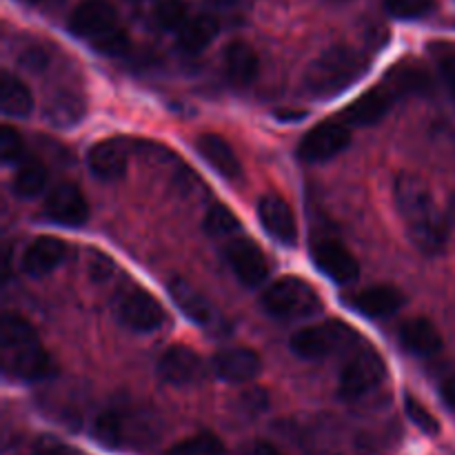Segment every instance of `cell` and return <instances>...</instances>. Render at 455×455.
I'll return each mask as SVG.
<instances>
[{"instance_id":"1","label":"cell","mask_w":455,"mask_h":455,"mask_svg":"<svg viewBox=\"0 0 455 455\" xmlns=\"http://www.w3.org/2000/svg\"><path fill=\"white\" fill-rule=\"evenodd\" d=\"M394 196L400 216L409 227L411 243L422 253L440 251L447 243L449 225L440 209L435 207L427 182L413 173H400L394 182Z\"/></svg>"},{"instance_id":"2","label":"cell","mask_w":455,"mask_h":455,"mask_svg":"<svg viewBox=\"0 0 455 455\" xmlns=\"http://www.w3.org/2000/svg\"><path fill=\"white\" fill-rule=\"evenodd\" d=\"M0 358L4 371L20 380H43L53 364L34 327L18 314H4L0 323Z\"/></svg>"},{"instance_id":"3","label":"cell","mask_w":455,"mask_h":455,"mask_svg":"<svg viewBox=\"0 0 455 455\" xmlns=\"http://www.w3.org/2000/svg\"><path fill=\"white\" fill-rule=\"evenodd\" d=\"M367 58L355 49L336 44L320 53L305 74V87L315 98H333L363 78Z\"/></svg>"},{"instance_id":"4","label":"cell","mask_w":455,"mask_h":455,"mask_svg":"<svg viewBox=\"0 0 455 455\" xmlns=\"http://www.w3.org/2000/svg\"><path fill=\"white\" fill-rule=\"evenodd\" d=\"M260 302L267 314L280 320L311 318L323 309V300L314 287L293 275L271 283L262 293Z\"/></svg>"},{"instance_id":"5","label":"cell","mask_w":455,"mask_h":455,"mask_svg":"<svg viewBox=\"0 0 455 455\" xmlns=\"http://www.w3.org/2000/svg\"><path fill=\"white\" fill-rule=\"evenodd\" d=\"M355 336L358 333L347 327L345 323L329 320V323L311 324V327L296 331L291 336L289 347L302 360H323L354 345Z\"/></svg>"},{"instance_id":"6","label":"cell","mask_w":455,"mask_h":455,"mask_svg":"<svg viewBox=\"0 0 455 455\" xmlns=\"http://www.w3.org/2000/svg\"><path fill=\"white\" fill-rule=\"evenodd\" d=\"M385 378L387 367L380 354L373 349H364L345 364L340 373L338 394L342 400H360L376 391L385 382Z\"/></svg>"},{"instance_id":"7","label":"cell","mask_w":455,"mask_h":455,"mask_svg":"<svg viewBox=\"0 0 455 455\" xmlns=\"http://www.w3.org/2000/svg\"><path fill=\"white\" fill-rule=\"evenodd\" d=\"M114 311L120 323L132 331L149 333L164 324V309L145 289H120L114 298Z\"/></svg>"},{"instance_id":"8","label":"cell","mask_w":455,"mask_h":455,"mask_svg":"<svg viewBox=\"0 0 455 455\" xmlns=\"http://www.w3.org/2000/svg\"><path fill=\"white\" fill-rule=\"evenodd\" d=\"M351 145V132L342 123H323L311 129L298 147L300 160L311 164L327 163Z\"/></svg>"},{"instance_id":"9","label":"cell","mask_w":455,"mask_h":455,"mask_svg":"<svg viewBox=\"0 0 455 455\" xmlns=\"http://www.w3.org/2000/svg\"><path fill=\"white\" fill-rule=\"evenodd\" d=\"M116 27H118V12L109 0H80L69 18V29L92 43Z\"/></svg>"},{"instance_id":"10","label":"cell","mask_w":455,"mask_h":455,"mask_svg":"<svg viewBox=\"0 0 455 455\" xmlns=\"http://www.w3.org/2000/svg\"><path fill=\"white\" fill-rule=\"evenodd\" d=\"M227 265L235 274V278L247 287H258L269 275V265H267L265 253L260 251L256 243L247 238H234L225 247Z\"/></svg>"},{"instance_id":"11","label":"cell","mask_w":455,"mask_h":455,"mask_svg":"<svg viewBox=\"0 0 455 455\" xmlns=\"http://www.w3.org/2000/svg\"><path fill=\"white\" fill-rule=\"evenodd\" d=\"M212 367L220 380L231 382V385H244L260 376L262 360L253 349L231 347V349H222L213 355Z\"/></svg>"},{"instance_id":"12","label":"cell","mask_w":455,"mask_h":455,"mask_svg":"<svg viewBox=\"0 0 455 455\" xmlns=\"http://www.w3.org/2000/svg\"><path fill=\"white\" fill-rule=\"evenodd\" d=\"M44 213L53 222H60L67 227H80L89 218V204L84 200L83 191L71 182L53 187L44 200Z\"/></svg>"},{"instance_id":"13","label":"cell","mask_w":455,"mask_h":455,"mask_svg":"<svg viewBox=\"0 0 455 455\" xmlns=\"http://www.w3.org/2000/svg\"><path fill=\"white\" fill-rule=\"evenodd\" d=\"M158 373L167 385L187 387L203 378L204 364L194 349L185 345H173L160 358Z\"/></svg>"},{"instance_id":"14","label":"cell","mask_w":455,"mask_h":455,"mask_svg":"<svg viewBox=\"0 0 455 455\" xmlns=\"http://www.w3.org/2000/svg\"><path fill=\"white\" fill-rule=\"evenodd\" d=\"M314 262L324 275L340 284L354 283L360 275L358 260L338 240H320L314 247Z\"/></svg>"},{"instance_id":"15","label":"cell","mask_w":455,"mask_h":455,"mask_svg":"<svg viewBox=\"0 0 455 455\" xmlns=\"http://www.w3.org/2000/svg\"><path fill=\"white\" fill-rule=\"evenodd\" d=\"M65 258L67 244L62 240L52 238V235H40L34 243L27 244L20 258V267L31 278H43V275L56 271L65 262Z\"/></svg>"},{"instance_id":"16","label":"cell","mask_w":455,"mask_h":455,"mask_svg":"<svg viewBox=\"0 0 455 455\" xmlns=\"http://www.w3.org/2000/svg\"><path fill=\"white\" fill-rule=\"evenodd\" d=\"M258 220L262 229L283 244H293L298 240V225L291 207L278 196H262L258 203Z\"/></svg>"},{"instance_id":"17","label":"cell","mask_w":455,"mask_h":455,"mask_svg":"<svg viewBox=\"0 0 455 455\" xmlns=\"http://www.w3.org/2000/svg\"><path fill=\"white\" fill-rule=\"evenodd\" d=\"M129 163V151L124 140L120 138H109V140H100L89 149L87 164L92 173L100 180H118L124 176Z\"/></svg>"},{"instance_id":"18","label":"cell","mask_w":455,"mask_h":455,"mask_svg":"<svg viewBox=\"0 0 455 455\" xmlns=\"http://www.w3.org/2000/svg\"><path fill=\"white\" fill-rule=\"evenodd\" d=\"M394 92H391L387 84L371 89V92L363 93L360 98H355L345 111H342V120L355 127H369V124H376L389 114L391 105H394Z\"/></svg>"},{"instance_id":"19","label":"cell","mask_w":455,"mask_h":455,"mask_svg":"<svg viewBox=\"0 0 455 455\" xmlns=\"http://www.w3.org/2000/svg\"><path fill=\"white\" fill-rule=\"evenodd\" d=\"M196 149L203 156L204 163L220 173L225 180H238L243 176V164H240L238 156L231 149L229 142L218 133H203L196 140Z\"/></svg>"},{"instance_id":"20","label":"cell","mask_w":455,"mask_h":455,"mask_svg":"<svg viewBox=\"0 0 455 455\" xmlns=\"http://www.w3.org/2000/svg\"><path fill=\"white\" fill-rule=\"evenodd\" d=\"M400 342L413 355L429 358L443 349V336L429 318H411L400 327Z\"/></svg>"},{"instance_id":"21","label":"cell","mask_w":455,"mask_h":455,"mask_svg":"<svg viewBox=\"0 0 455 455\" xmlns=\"http://www.w3.org/2000/svg\"><path fill=\"white\" fill-rule=\"evenodd\" d=\"M222 62H225L227 78L234 84L253 83L258 69H260L258 53L253 52L251 44L243 43V40H234V43L227 44L225 53H222Z\"/></svg>"},{"instance_id":"22","label":"cell","mask_w":455,"mask_h":455,"mask_svg":"<svg viewBox=\"0 0 455 455\" xmlns=\"http://www.w3.org/2000/svg\"><path fill=\"white\" fill-rule=\"evenodd\" d=\"M355 307L369 318H385V315L395 314L404 307V296L395 287L380 284V287L364 289L355 296Z\"/></svg>"},{"instance_id":"23","label":"cell","mask_w":455,"mask_h":455,"mask_svg":"<svg viewBox=\"0 0 455 455\" xmlns=\"http://www.w3.org/2000/svg\"><path fill=\"white\" fill-rule=\"evenodd\" d=\"M218 31H220V25L216 18L209 13H200V16L189 18V22L178 31V47L194 56V53L204 52L216 40Z\"/></svg>"},{"instance_id":"24","label":"cell","mask_w":455,"mask_h":455,"mask_svg":"<svg viewBox=\"0 0 455 455\" xmlns=\"http://www.w3.org/2000/svg\"><path fill=\"white\" fill-rule=\"evenodd\" d=\"M169 293H172L173 302L180 307L182 314L189 320H194L196 324H209L213 323V307L209 305L207 298L198 291L196 287H191L185 280H173L169 284Z\"/></svg>"},{"instance_id":"25","label":"cell","mask_w":455,"mask_h":455,"mask_svg":"<svg viewBox=\"0 0 455 455\" xmlns=\"http://www.w3.org/2000/svg\"><path fill=\"white\" fill-rule=\"evenodd\" d=\"M0 107L9 118H22L34 109V98H31L29 87L9 71H4L3 78H0Z\"/></svg>"},{"instance_id":"26","label":"cell","mask_w":455,"mask_h":455,"mask_svg":"<svg viewBox=\"0 0 455 455\" xmlns=\"http://www.w3.org/2000/svg\"><path fill=\"white\" fill-rule=\"evenodd\" d=\"M47 185V169L40 160H22L13 173L12 189L18 198H36Z\"/></svg>"},{"instance_id":"27","label":"cell","mask_w":455,"mask_h":455,"mask_svg":"<svg viewBox=\"0 0 455 455\" xmlns=\"http://www.w3.org/2000/svg\"><path fill=\"white\" fill-rule=\"evenodd\" d=\"M44 116L56 127H74L84 116V105L74 93H58L44 107Z\"/></svg>"},{"instance_id":"28","label":"cell","mask_w":455,"mask_h":455,"mask_svg":"<svg viewBox=\"0 0 455 455\" xmlns=\"http://www.w3.org/2000/svg\"><path fill=\"white\" fill-rule=\"evenodd\" d=\"M154 20L164 31H180L189 22V7L185 0H160L154 7Z\"/></svg>"},{"instance_id":"29","label":"cell","mask_w":455,"mask_h":455,"mask_svg":"<svg viewBox=\"0 0 455 455\" xmlns=\"http://www.w3.org/2000/svg\"><path fill=\"white\" fill-rule=\"evenodd\" d=\"M204 231L213 238H227V235L235 234L240 229V220L234 216V212L225 207V204H213L207 209L203 222Z\"/></svg>"},{"instance_id":"30","label":"cell","mask_w":455,"mask_h":455,"mask_svg":"<svg viewBox=\"0 0 455 455\" xmlns=\"http://www.w3.org/2000/svg\"><path fill=\"white\" fill-rule=\"evenodd\" d=\"M225 447L213 434H198L173 444L167 455H222Z\"/></svg>"},{"instance_id":"31","label":"cell","mask_w":455,"mask_h":455,"mask_svg":"<svg viewBox=\"0 0 455 455\" xmlns=\"http://www.w3.org/2000/svg\"><path fill=\"white\" fill-rule=\"evenodd\" d=\"M123 418L114 411H105L93 422V438L105 447H118L123 443Z\"/></svg>"},{"instance_id":"32","label":"cell","mask_w":455,"mask_h":455,"mask_svg":"<svg viewBox=\"0 0 455 455\" xmlns=\"http://www.w3.org/2000/svg\"><path fill=\"white\" fill-rule=\"evenodd\" d=\"M385 84L394 92V96H403V93L425 92L429 87V78L420 69H400L395 74H389Z\"/></svg>"},{"instance_id":"33","label":"cell","mask_w":455,"mask_h":455,"mask_svg":"<svg viewBox=\"0 0 455 455\" xmlns=\"http://www.w3.org/2000/svg\"><path fill=\"white\" fill-rule=\"evenodd\" d=\"M385 9L398 20H418L435 9L434 0H385Z\"/></svg>"},{"instance_id":"34","label":"cell","mask_w":455,"mask_h":455,"mask_svg":"<svg viewBox=\"0 0 455 455\" xmlns=\"http://www.w3.org/2000/svg\"><path fill=\"white\" fill-rule=\"evenodd\" d=\"M404 411H407L409 420H411L413 425L422 431V434L438 435L440 425H438V420H435V416L425 407V404L418 403L413 395H407V398H404Z\"/></svg>"},{"instance_id":"35","label":"cell","mask_w":455,"mask_h":455,"mask_svg":"<svg viewBox=\"0 0 455 455\" xmlns=\"http://www.w3.org/2000/svg\"><path fill=\"white\" fill-rule=\"evenodd\" d=\"M22 154H25V142H22L20 133L9 127V124H4L0 129V158L4 163H20Z\"/></svg>"},{"instance_id":"36","label":"cell","mask_w":455,"mask_h":455,"mask_svg":"<svg viewBox=\"0 0 455 455\" xmlns=\"http://www.w3.org/2000/svg\"><path fill=\"white\" fill-rule=\"evenodd\" d=\"M92 44L98 49V52L105 53V56H123V53H127L129 49V34L124 29H120V27H116V29H111L109 34L93 40Z\"/></svg>"},{"instance_id":"37","label":"cell","mask_w":455,"mask_h":455,"mask_svg":"<svg viewBox=\"0 0 455 455\" xmlns=\"http://www.w3.org/2000/svg\"><path fill=\"white\" fill-rule=\"evenodd\" d=\"M34 455H78L76 449L62 440L53 438V435H40L34 443Z\"/></svg>"},{"instance_id":"38","label":"cell","mask_w":455,"mask_h":455,"mask_svg":"<svg viewBox=\"0 0 455 455\" xmlns=\"http://www.w3.org/2000/svg\"><path fill=\"white\" fill-rule=\"evenodd\" d=\"M111 271H114V262L107 256H102V253L93 251L92 258H89V274H92V278L100 283V280L109 278Z\"/></svg>"},{"instance_id":"39","label":"cell","mask_w":455,"mask_h":455,"mask_svg":"<svg viewBox=\"0 0 455 455\" xmlns=\"http://www.w3.org/2000/svg\"><path fill=\"white\" fill-rule=\"evenodd\" d=\"M440 71H443L444 83L449 84V89H451L455 96V56L444 58V60L440 62Z\"/></svg>"},{"instance_id":"40","label":"cell","mask_w":455,"mask_h":455,"mask_svg":"<svg viewBox=\"0 0 455 455\" xmlns=\"http://www.w3.org/2000/svg\"><path fill=\"white\" fill-rule=\"evenodd\" d=\"M22 62H25L27 67H31V69H43L44 62H47V56H44V52H40V49H29L27 56L22 58Z\"/></svg>"},{"instance_id":"41","label":"cell","mask_w":455,"mask_h":455,"mask_svg":"<svg viewBox=\"0 0 455 455\" xmlns=\"http://www.w3.org/2000/svg\"><path fill=\"white\" fill-rule=\"evenodd\" d=\"M443 398L444 403H447L455 411V376L449 378V380L443 385Z\"/></svg>"},{"instance_id":"42","label":"cell","mask_w":455,"mask_h":455,"mask_svg":"<svg viewBox=\"0 0 455 455\" xmlns=\"http://www.w3.org/2000/svg\"><path fill=\"white\" fill-rule=\"evenodd\" d=\"M253 455H283L274 444L269 443H258L256 449H253Z\"/></svg>"},{"instance_id":"43","label":"cell","mask_w":455,"mask_h":455,"mask_svg":"<svg viewBox=\"0 0 455 455\" xmlns=\"http://www.w3.org/2000/svg\"><path fill=\"white\" fill-rule=\"evenodd\" d=\"M22 3H27V4H38V3H43V0H22Z\"/></svg>"},{"instance_id":"44","label":"cell","mask_w":455,"mask_h":455,"mask_svg":"<svg viewBox=\"0 0 455 455\" xmlns=\"http://www.w3.org/2000/svg\"><path fill=\"white\" fill-rule=\"evenodd\" d=\"M218 4H229V3H235V0H216Z\"/></svg>"},{"instance_id":"45","label":"cell","mask_w":455,"mask_h":455,"mask_svg":"<svg viewBox=\"0 0 455 455\" xmlns=\"http://www.w3.org/2000/svg\"><path fill=\"white\" fill-rule=\"evenodd\" d=\"M133 3H138V0H133Z\"/></svg>"}]
</instances>
